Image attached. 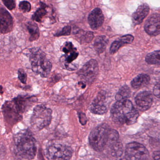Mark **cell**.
<instances>
[{"label": "cell", "mask_w": 160, "mask_h": 160, "mask_svg": "<svg viewBox=\"0 0 160 160\" xmlns=\"http://www.w3.org/2000/svg\"><path fill=\"white\" fill-rule=\"evenodd\" d=\"M153 95L155 96L160 99V84H157L153 88Z\"/></svg>", "instance_id": "31"}, {"label": "cell", "mask_w": 160, "mask_h": 160, "mask_svg": "<svg viewBox=\"0 0 160 160\" xmlns=\"http://www.w3.org/2000/svg\"><path fill=\"white\" fill-rule=\"evenodd\" d=\"M29 52V61L32 71L42 78H48L52 69V65L45 53L38 48L30 49Z\"/></svg>", "instance_id": "3"}, {"label": "cell", "mask_w": 160, "mask_h": 160, "mask_svg": "<svg viewBox=\"0 0 160 160\" xmlns=\"http://www.w3.org/2000/svg\"><path fill=\"white\" fill-rule=\"evenodd\" d=\"M150 81V77L149 75L142 73L135 77L131 82V85L134 89H138L148 85Z\"/></svg>", "instance_id": "19"}, {"label": "cell", "mask_w": 160, "mask_h": 160, "mask_svg": "<svg viewBox=\"0 0 160 160\" xmlns=\"http://www.w3.org/2000/svg\"><path fill=\"white\" fill-rule=\"evenodd\" d=\"M150 10L149 6L146 3L141 4L132 15V21L134 25H138L142 22L148 15Z\"/></svg>", "instance_id": "16"}, {"label": "cell", "mask_w": 160, "mask_h": 160, "mask_svg": "<svg viewBox=\"0 0 160 160\" xmlns=\"http://www.w3.org/2000/svg\"><path fill=\"white\" fill-rule=\"evenodd\" d=\"M125 155L127 160H147L149 156L147 148L142 144L135 142L127 145Z\"/></svg>", "instance_id": "8"}, {"label": "cell", "mask_w": 160, "mask_h": 160, "mask_svg": "<svg viewBox=\"0 0 160 160\" xmlns=\"http://www.w3.org/2000/svg\"><path fill=\"white\" fill-rule=\"evenodd\" d=\"M154 160H160V151H155L153 155Z\"/></svg>", "instance_id": "32"}, {"label": "cell", "mask_w": 160, "mask_h": 160, "mask_svg": "<svg viewBox=\"0 0 160 160\" xmlns=\"http://www.w3.org/2000/svg\"><path fill=\"white\" fill-rule=\"evenodd\" d=\"M131 96V90L129 87L127 85L122 86L117 93L115 99L117 101L128 100Z\"/></svg>", "instance_id": "25"}, {"label": "cell", "mask_w": 160, "mask_h": 160, "mask_svg": "<svg viewBox=\"0 0 160 160\" xmlns=\"http://www.w3.org/2000/svg\"><path fill=\"white\" fill-rule=\"evenodd\" d=\"M109 40L105 36L101 35L97 37L94 41V47L95 50L98 53H102L105 50Z\"/></svg>", "instance_id": "20"}, {"label": "cell", "mask_w": 160, "mask_h": 160, "mask_svg": "<svg viewBox=\"0 0 160 160\" xmlns=\"http://www.w3.org/2000/svg\"><path fill=\"white\" fill-rule=\"evenodd\" d=\"M82 35L79 38V42L81 43L82 42L90 43L94 38V33L92 32H84V34L82 33Z\"/></svg>", "instance_id": "26"}, {"label": "cell", "mask_w": 160, "mask_h": 160, "mask_svg": "<svg viewBox=\"0 0 160 160\" xmlns=\"http://www.w3.org/2000/svg\"><path fill=\"white\" fill-rule=\"evenodd\" d=\"M113 121L118 125H133L137 122L139 116L138 111L129 100L117 101L111 109Z\"/></svg>", "instance_id": "1"}, {"label": "cell", "mask_w": 160, "mask_h": 160, "mask_svg": "<svg viewBox=\"0 0 160 160\" xmlns=\"http://www.w3.org/2000/svg\"><path fill=\"white\" fill-rule=\"evenodd\" d=\"M14 148L16 155L24 159L34 158L37 153V143L31 132L23 130L14 137Z\"/></svg>", "instance_id": "2"}, {"label": "cell", "mask_w": 160, "mask_h": 160, "mask_svg": "<svg viewBox=\"0 0 160 160\" xmlns=\"http://www.w3.org/2000/svg\"><path fill=\"white\" fill-rule=\"evenodd\" d=\"M2 111L5 119L10 125H14L21 120L22 113L12 100L6 101L2 105Z\"/></svg>", "instance_id": "10"}, {"label": "cell", "mask_w": 160, "mask_h": 160, "mask_svg": "<svg viewBox=\"0 0 160 160\" xmlns=\"http://www.w3.org/2000/svg\"><path fill=\"white\" fill-rule=\"evenodd\" d=\"M135 103L141 111H146L150 109L153 102V94L149 91L140 92L135 98Z\"/></svg>", "instance_id": "12"}, {"label": "cell", "mask_w": 160, "mask_h": 160, "mask_svg": "<svg viewBox=\"0 0 160 160\" xmlns=\"http://www.w3.org/2000/svg\"><path fill=\"white\" fill-rule=\"evenodd\" d=\"M111 129L105 125L98 126L89 134V142L91 147L98 152L104 150L108 145Z\"/></svg>", "instance_id": "4"}, {"label": "cell", "mask_w": 160, "mask_h": 160, "mask_svg": "<svg viewBox=\"0 0 160 160\" xmlns=\"http://www.w3.org/2000/svg\"><path fill=\"white\" fill-rule=\"evenodd\" d=\"M14 21L10 13L5 8H0V33L6 34L12 31Z\"/></svg>", "instance_id": "13"}, {"label": "cell", "mask_w": 160, "mask_h": 160, "mask_svg": "<svg viewBox=\"0 0 160 160\" xmlns=\"http://www.w3.org/2000/svg\"><path fill=\"white\" fill-rule=\"evenodd\" d=\"M104 17L102 11L99 8H94L88 17V24L92 30H98L104 22Z\"/></svg>", "instance_id": "14"}, {"label": "cell", "mask_w": 160, "mask_h": 160, "mask_svg": "<svg viewBox=\"0 0 160 160\" xmlns=\"http://www.w3.org/2000/svg\"><path fill=\"white\" fill-rule=\"evenodd\" d=\"M4 5L8 8L9 10H12L16 8V3L14 1H11V0H3Z\"/></svg>", "instance_id": "30"}, {"label": "cell", "mask_w": 160, "mask_h": 160, "mask_svg": "<svg viewBox=\"0 0 160 160\" xmlns=\"http://www.w3.org/2000/svg\"><path fill=\"white\" fill-rule=\"evenodd\" d=\"M62 51L65 53L64 56L61 57V61L62 64H63L65 68L70 71L76 70L78 69V65L76 64H72V63L76 60L79 55L77 48L74 46L72 42L67 41L64 44L62 49Z\"/></svg>", "instance_id": "7"}, {"label": "cell", "mask_w": 160, "mask_h": 160, "mask_svg": "<svg viewBox=\"0 0 160 160\" xmlns=\"http://www.w3.org/2000/svg\"><path fill=\"white\" fill-rule=\"evenodd\" d=\"M71 30L72 29L71 26L68 25L64 26L61 31H59V32L54 34V36L58 37L62 36L69 35L71 34Z\"/></svg>", "instance_id": "28"}, {"label": "cell", "mask_w": 160, "mask_h": 160, "mask_svg": "<svg viewBox=\"0 0 160 160\" xmlns=\"http://www.w3.org/2000/svg\"><path fill=\"white\" fill-rule=\"evenodd\" d=\"M73 154L69 147L62 144H53L46 148L45 155L49 160H69Z\"/></svg>", "instance_id": "6"}, {"label": "cell", "mask_w": 160, "mask_h": 160, "mask_svg": "<svg viewBox=\"0 0 160 160\" xmlns=\"http://www.w3.org/2000/svg\"><path fill=\"white\" fill-rule=\"evenodd\" d=\"M3 91H2V87L1 85H0V94H2Z\"/></svg>", "instance_id": "33"}, {"label": "cell", "mask_w": 160, "mask_h": 160, "mask_svg": "<svg viewBox=\"0 0 160 160\" xmlns=\"http://www.w3.org/2000/svg\"><path fill=\"white\" fill-rule=\"evenodd\" d=\"M112 156L115 157H119L123 154L124 147L120 140L112 144L109 147Z\"/></svg>", "instance_id": "23"}, {"label": "cell", "mask_w": 160, "mask_h": 160, "mask_svg": "<svg viewBox=\"0 0 160 160\" xmlns=\"http://www.w3.org/2000/svg\"><path fill=\"white\" fill-rule=\"evenodd\" d=\"M27 28L30 35V41L32 42L38 40L40 37V32L37 23L32 21L29 22L27 23Z\"/></svg>", "instance_id": "21"}, {"label": "cell", "mask_w": 160, "mask_h": 160, "mask_svg": "<svg viewBox=\"0 0 160 160\" xmlns=\"http://www.w3.org/2000/svg\"><path fill=\"white\" fill-rule=\"evenodd\" d=\"M31 3L28 1H22L19 3V8L21 11L23 13H27L29 12L31 10Z\"/></svg>", "instance_id": "27"}, {"label": "cell", "mask_w": 160, "mask_h": 160, "mask_svg": "<svg viewBox=\"0 0 160 160\" xmlns=\"http://www.w3.org/2000/svg\"><path fill=\"white\" fill-rule=\"evenodd\" d=\"M145 61L149 65H160V50L155 51L146 56Z\"/></svg>", "instance_id": "24"}, {"label": "cell", "mask_w": 160, "mask_h": 160, "mask_svg": "<svg viewBox=\"0 0 160 160\" xmlns=\"http://www.w3.org/2000/svg\"><path fill=\"white\" fill-rule=\"evenodd\" d=\"M145 31L151 36H156L160 34V14H152L146 21Z\"/></svg>", "instance_id": "11"}, {"label": "cell", "mask_w": 160, "mask_h": 160, "mask_svg": "<svg viewBox=\"0 0 160 160\" xmlns=\"http://www.w3.org/2000/svg\"><path fill=\"white\" fill-rule=\"evenodd\" d=\"M18 78L20 81L23 84H26L27 79V75L26 72L22 69H19L18 70Z\"/></svg>", "instance_id": "29"}, {"label": "cell", "mask_w": 160, "mask_h": 160, "mask_svg": "<svg viewBox=\"0 0 160 160\" xmlns=\"http://www.w3.org/2000/svg\"><path fill=\"white\" fill-rule=\"evenodd\" d=\"M40 7L38 8L32 16V19L37 22H42V19L47 15L48 11L47 10V5L44 3H40Z\"/></svg>", "instance_id": "22"}, {"label": "cell", "mask_w": 160, "mask_h": 160, "mask_svg": "<svg viewBox=\"0 0 160 160\" xmlns=\"http://www.w3.org/2000/svg\"><path fill=\"white\" fill-rule=\"evenodd\" d=\"M134 40V37L131 34H127L119 38L117 40H115L111 44L110 48V53L112 54H114L118 51L121 47L126 44L132 43Z\"/></svg>", "instance_id": "17"}, {"label": "cell", "mask_w": 160, "mask_h": 160, "mask_svg": "<svg viewBox=\"0 0 160 160\" xmlns=\"http://www.w3.org/2000/svg\"><path fill=\"white\" fill-rule=\"evenodd\" d=\"M21 113L24 112L30 106L32 101V97L18 95L12 100Z\"/></svg>", "instance_id": "18"}, {"label": "cell", "mask_w": 160, "mask_h": 160, "mask_svg": "<svg viewBox=\"0 0 160 160\" xmlns=\"http://www.w3.org/2000/svg\"><path fill=\"white\" fill-rule=\"evenodd\" d=\"M106 96L104 92L102 91L94 99L90 106V111L97 115H103L107 112V108L105 104Z\"/></svg>", "instance_id": "15"}, {"label": "cell", "mask_w": 160, "mask_h": 160, "mask_svg": "<svg viewBox=\"0 0 160 160\" xmlns=\"http://www.w3.org/2000/svg\"><path fill=\"white\" fill-rule=\"evenodd\" d=\"M98 71V62L96 60L91 59L83 66L78 72V74L84 82L91 83L97 78Z\"/></svg>", "instance_id": "9"}, {"label": "cell", "mask_w": 160, "mask_h": 160, "mask_svg": "<svg viewBox=\"0 0 160 160\" xmlns=\"http://www.w3.org/2000/svg\"><path fill=\"white\" fill-rule=\"evenodd\" d=\"M52 115L51 109L44 105H37L34 109L31 117V125L35 129L41 130L50 124Z\"/></svg>", "instance_id": "5"}]
</instances>
